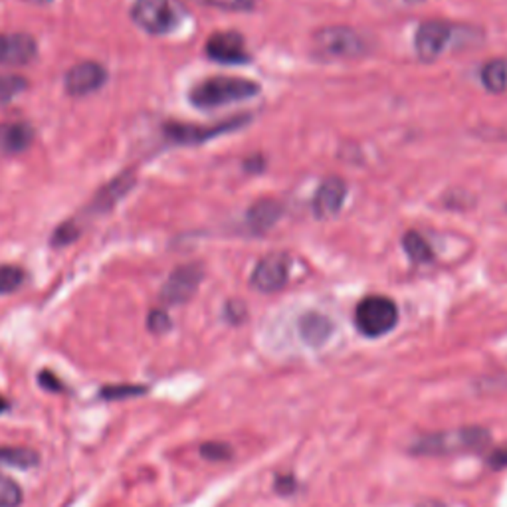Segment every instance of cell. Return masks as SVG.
<instances>
[{
  "instance_id": "cell-1",
  "label": "cell",
  "mask_w": 507,
  "mask_h": 507,
  "mask_svg": "<svg viewBox=\"0 0 507 507\" xmlns=\"http://www.w3.org/2000/svg\"><path fill=\"white\" fill-rule=\"evenodd\" d=\"M490 444V432L480 426L444 430L426 435L412 444L410 452L416 456H454V454L480 452Z\"/></svg>"
},
{
  "instance_id": "cell-12",
  "label": "cell",
  "mask_w": 507,
  "mask_h": 507,
  "mask_svg": "<svg viewBox=\"0 0 507 507\" xmlns=\"http://www.w3.org/2000/svg\"><path fill=\"white\" fill-rule=\"evenodd\" d=\"M108 73L95 62H80L73 66L66 76V90L72 95H86L95 90H100Z\"/></svg>"
},
{
  "instance_id": "cell-16",
  "label": "cell",
  "mask_w": 507,
  "mask_h": 507,
  "mask_svg": "<svg viewBox=\"0 0 507 507\" xmlns=\"http://www.w3.org/2000/svg\"><path fill=\"white\" fill-rule=\"evenodd\" d=\"M32 143V129L28 123L0 125V153L16 155L26 151Z\"/></svg>"
},
{
  "instance_id": "cell-15",
  "label": "cell",
  "mask_w": 507,
  "mask_h": 507,
  "mask_svg": "<svg viewBox=\"0 0 507 507\" xmlns=\"http://www.w3.org/2000/svg\"><path fill=\"white\" fill-rule=\"evenodd\" d=\"M283 206L273 198H260L248 210V226L254 232H268L282 218Z\"/></svg>"
},
{
  "instance_id": "cell-9",
  "label": "cell",
  "mask_w": 507,
  "mask_h": 507,
  "mask_svg": "<svg viewBox=\"0 0 507 507\" xmlns=\"http://www.w3.org/2000/svg\"><path fill=\"white\" fill-rule=\"evenodd\" d=\"M452 38V28L446 23L428 20L422 23L415 34V50L422 62H435L446 50Z\"/></svg>"
},
{
  "instance_id": "cell-4",
  "label": "cell",
  "mask_w": 507,
  "mask_h": 507,
  "mask_svg": "<svg viewBox=\"0 0 507 507\" xmlns=\"http://www.w3.org/2000/svg\"><path fill=\"white\" fill-rule=\"evenodd\" d=\"M131 16L141 30L163 36L171 34L183 23L185 10L178 0H135Z\"/></svg>"
},
{
  "instance_id": "cell-2",
  "label": "cell",
  "mask_w": 507,
  "mask_h": 507,
  "mask_svg": "<svg viewBox=\"0 0 507 507\" xmlns=\"http://www.w3.org/2000/svg\"><path fill=\"white\" fill-rule=\"evenodd\" d=\"M313 54L325 62L357 60L368 54L367 38L351 26H325L313 34Z\"/></svg>"
},
{
  "instance_id": "cell-25",
  "label": "cell",
  "mask_w": 507,
  "mask_h": 507,
  "mask_svg": "<svg viewBox=\"0 0 507 507\" xmlns=\"http://www.w3.org/2000/svg\"><path fill=\"white\" fill-rule=\"evenodd\" d=\"M196 3L218 10H230V13H246L254 8V0H196Z\"/></svg>"
},
{
  "instance_id": "cell-23",
  "label": "cell",
  "mask_w": 507,
  "mask_h": 507,
  "mask_svg": "<svg viewBox=\"0 0 507 507\" xmlns=\"http://www.w3.org/2000/svg\"><path fill=\"white\" fill-rule=\"evenodd\" d=\"M28 88V81L13 73H0V103H6L14 100L16 95L23 93Z\"/></svg>"
},
{
  "instance_id": "cell-29",
  "label": "cell",
  "mask_w": 507,
  "mask_h": 507,
  "mask_svg": "<svg viewBox=\"0 0 507 507\" xmlns=\"http://www.w3.org/2000/svg\"><path fill=\"white\" fill-rule=\"evenodd\" d=\"M78 238V228L73 226V225H63L56 230V234H54V244L58 246H66L70 244V242H73Z\"/></svg>"
},
{
  "instance_id": "cell-5",
  "label": "cell",
  "mask_w": 507,
  "mask_h": 507,
  "mask_svg": "<svg viewBox=\"0 0 507 507\" xmlns=\"http://www.w3.org/2000/svg\"><path fill=\"white\" fill-rule=\"evenodd\" d=\"M398 323L397 303L385 295H368L355 310V325L365 337H383Z\"/></svg>"
},
{
  "instance_id": "cell-18",
  "label": "cell",
  "mask_w": 507,
  "mask_h": 507,
  "mask_svg": "<svg viewBox=\"0 0 507 507\" xmlns=\"http://www.w3.org/2000/svg\"><path fill=\"white\" fill-rule=\"evenodd\" d=\"M483 88L492 93H500L507 88V62L492 60L482 70Z\"/></svg>"
},
{
  "instance_id": "cell-3",
  "label": "cell",
  "mask_w": 507,
  "mask_h": 507,
  "mask_svg": "<svg viewBox=\"0 0 507 507\" xmlns=\"http://www.w3.org/2000/svg\"><path fill=\"white\" fill-rule=\"evenodd\" d=\"M258 93H260V86L256 81H250L244 78L218 76L196 83L188 98L196 108L210 110V108H220V105L250 100Z\"/></svg>"
},
{
  "instance_id": "cell-33",
  "label": "cell",
  "mask_w": 507,
  "mask_h": 507,
  "mask_svg": "<svg viewBox=\"0 0 507 507\" xmlns=\"http://www.w3.org/2000/svg\"><path fill=\"white\" fill-rule=\"evenodd\" d=\"M418 507H446V505L440 503V502H425V503H420Z\"/></svg>"
},
{
  "instance_id": "cell-6",
  "label": "cell",
  "mask_w": 507,
  "mask_h": 507,
  "mask_svg": "<svg viewBox=\"0 0 507 507\" xmlns=\"http://www.w3.org/2000/svg\"><path fill=\"white\" fill-rule=\"evenodd\" d=\"M290 280V256L283 252H272L263 256L252 272L250 283L262 293H276Z\"/></svg>"
},
{
  "instance_id": "cell-14",
  "label": "cell",
  "mask_w": 507,
  "mask_h": 507,
  "mask_svg": "<svg viewBox=\"0 0 507 507\" xmlns=\"http://www.w3.org/2000/svg\"><path fill=\"white\" fill-rule=\"evenodd\" d=\"M298 330H300L301 340L308 343L310 347H321V345L330 341L335 325H333L330 317H325L323 313L310 311V313L301 315V320L298 323Z\"/></svg>"
},
{
  "instance_id": "cell-31",
  "label": "cell",
  "mask_w": 507,
  "mask_h": 507,
  "mask_svg": "<svg viewBox=\"0 0 507 507\" xmlns=\"http://www.w3.org/2000/svg\"><path fill=\"white\" fill-rule=\"evenodd\" d=\"M276 488H278L280 492H283V488H285V492H293L295 482H293L292 478H280V480L276 482Z\"/></svg>"
},
{
  "instance_id": "cell-22",
  "label": "cell",
  "mask_w": 507,
  "mask_h": 507,
  "mask_svg": "<svg viewBox=\"0 0 507 507\" xmlns=\"http://www.w3.org/2000/svg\"><path fill=\"white\" fill-rule=\"evenodd\" d=\"M26 273L18 266H0V295L16 292L24 283Z\"/></svg>"
},
{
  "instance_id": "cell-11",
  "label": "cell",
  "mask_w": 507,
  "mask_h": 507,
  "mask_svg": "<svg viewBox=\"0 0 507 507\" xmlns=\"http://www.w3.org/2000/svg\"><path fill=\"white\" fill-rule=\"evenodd\" d=\"M347 198V185L340 177L325 178L313 198V213L317 218H333L341 213Z\"/></svg>"
},
{
  "instance_id": "cell-19",
  "label": "cell",
  "mask_w": 507,
  "mask_h": 507,
  "mask_svg": "<svg viewBox=\"0 0 507 507\" xmlns=\"http://www.w3.org/2000/svg\"><path fill=\"white\" fill-rule=\"evenodd\" d=\"M403 246L405 252L408 254V258L416 263H428L432 258H435V252H432L428 242L415 230L407 232L403 238Z\"/></svg>"
},
{
  "instance_id": "cell-34",
  "label": "cell",
  "mask_w": 507,
  "mask_h": 507,
  "mask_svg": "<svg viewBox=\"0 0 507 507\" xmlns=\"http://www.w3.org/2000/svg\"><path fill=\"white\" fill-rule=\"evenodd\" d=\"M408 3H420V0H408Z\"/></svg>"
},
{
  "instance_id": "cell-28",
  "label": "cell",
  "mask_w": 507,
  "mask_h": 507,
  "mask_svg": "<svg viewBox=\"0 0 507 507\" xmlns=\"http://www.w3.org/2000/svg\"><path fill=\"white\" fill-rule=\"evenodd\" d=\"M38 383H40L42 388L48 390V393H62V390H63L62 380L54 373L48 371V368H44V371H40Z\"/></svg>"
},
{
  "instance_id": "cell-27",
  "label": "cell",
  "mask_w": 507,
  "mask_h": 507,
  "mask_svg": "<svg viewBox=\"0 0 507 507\" xmlns=\"http://www.w3.org/2000/svg\"><path fill=\"white\" fill-rule=\"evenodd\" d=\"M147 325H149V330L157 335L167 333L171 330V317H168L163 310H155L149 313V320H147Z\"/></svg>"
},
{
  "instance_id": "cell-10",
  "label": "cell",
  "mask_w": 507,
  "mask_h": 507,
  "mask_svg": "<svg viewBox=\"0 0 507 507\" xmlns=\"http://www.w3.org/2000/svg\"><path fill=\"white\" fill-rule=\"evenodd\" d=\"M206 56L220 63H244L250 60L246 42L238 32H216L206 42Z\"/></svg>"
},
{
  "instance_id": "cell-13",
  "label": "cell",
  "mask_w": 507,
  "mask_h": 507,
  "mask_svg": "<svg viewBox=\"0 0 507 507\" xmlns=\"http://www.w3.org/2000/svg\"><path fill=\"white\" fill-rule=\"evenodd\" d=\"M36 56V40L28 34H0V66H24Z\"/></svg>"
},
{
  "instance_id": "cell-26",
  "label": "cell",
  "mask_w": 507,
  "mask_h": 507,
  "mask_svg": "<svg viewBox=\"0 0 507 507\" xmlns=\"http://www.w3.org/2000/svg\"><path fill=\"white\" fill-rule=\"evenodd\" d=\"M200 454L210 462H225L232 456V448L225 442H206L200 446Z\"/></svg>"
},
{
  "instance_id": "cell-17",
  "label": "cell",
  "mask_w": 507,
  "mask_h": 507,
  "mask_svg": "<svg viewBox=\"0 0 507 507\" xmlns=\"http://www.w3.org/2000/svg\"><path fill=\"white\" fill-rule=\"evenodd\" d=\"M40 456L36 450L24 446H0V466H10L18 470L36 468Z\"/></svg>"
},
{
  "instance_id": "cell-21",
  "label": "cell",
  "mask_w": 507,
  "mask_h": 507,
  "mask_svg": "<svg viewBox=\"0 0 507 507\" xmlns=\"http://www.w3.org/2000/svg\"><path fill=\"white\" fill-rule=\"evenodd\" d=\"M23 500V488L13 478L0 474V507H20Z\"/></svg>"
},
{
  "instance_id": "cell-7",
  "label": "cell",
  "mask_w": 507,
  "mask_h": 507,
  "mask_svg": "<svg viewBox=\"0 0 507 507\" xmlns=\"http://www.w3.org/2000/svg\"><path fill=\"white\" fill-rule=\"evenodd\" d=\"M205 278V270L200 263H185L177 268L167 283L163 285L161 300L168 305H181L187 303L196 293L200 282Z\"/></svg>"
},
{
  "instance_id": "cell-8",
  "label": "cell",
  "mask_w": 507,
  "mask_h": 507,
  "mask_svg": "<svg viewBox=\"0 0 507 507\" xmlns=\"http://www.w3.org/2000/svg\"><path fill=\"white\" fill-rule=\"evenodd\" d=\"M244 123H246V118H234L230 121L218 123V125H208V127L206 125H188V123H167L165 135L175 143L196 145V143H205L208 139H213V137L234 131Z\"/></svg>"
},
{
  "instance_id": "cell-30",
  "label": "cell",
  "mask_w": 507,
  "mask_h": 507,
  "mask_svg": "<svg viewBox=\"0 0 507 507\" xmlns=\"http://www.w3.org/2000/svg\"><path fill=\"white\" fill-rule=\"evenodd\" d=\"M490 464H492V468H495V470L507 466V448L495 450L490 456Z\"/></svg>"
},
{
  "instance_id": "cell-32",
  "label": "cell",
  "mask_w": 507,
  "mask_h": 507,
  "mask_svg": "<svg viewBox=\"0 0 507 507\" xmlns=\"http://www.w3.org/2000/svg\"><path fill=\"white\" fill-rule=\"evenodd\" d=\"M8 410V403H6V398L0 395V415H5V412Z\"/></svg>"
},
{
  "instance_id": "cell-20",
  "label": "cell",
  "mask_w": 507,
  "mask_h": 507,
  "mask_svg": "<svg viewBox=\"0 0 507 507\" xmlns=\"http://www.w3.org/2000/svg\"><path fill=\"white\" fill-rule=\"evenodd\" d=\"M131 185H133L131 175H123L120 178H115V181L110 187H105L101 190V195L95 198V206H101V208L113 206L115 200H120V196H123L127 190L131 188Z\"/></svg>"
},
{
  "instance_id": "cell-24",
  "label": "cell",
  "mask_w": 507,
  "mask_h": 507,
  "mask_svg": "<svg viewBox=\"0 0 507 507\" xmlns=\"http://www.w3.org/2000/svg\"><path fill=\"white\" fill-rule=\"evenodd\" d=\"M147 393V388L141 385H110L100 390V397L105 400H123V398H135Z\"/></svg>"
}]
</instances>
